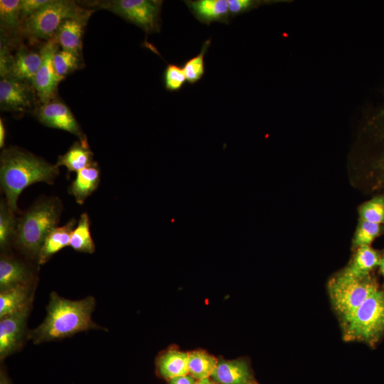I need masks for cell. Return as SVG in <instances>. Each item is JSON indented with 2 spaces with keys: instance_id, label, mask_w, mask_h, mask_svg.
Wrapping results in <instances>:
<instances>
[{
  "instance_id": "obj_1",
  "label": "cell",
  "mask_w": 384,
  "mask_h": 384,
  "mask_svg": "<svg viewBox=\"0 0 384 384\" xmlns=\"http://www.w3.org/2000/svg\"><path fill=\"white\" fill-rule=\"evenodd\" d=\"M350 164L355 186L368 193H384V86L363 113Z\"/></svg>"
},
{
  "instance_id": "obj_2",
  "label": "cell",
  "mask_w": 384,
  "mask_h": 384,
  "mask_svg": "<svg viewBox=\"0 0 384 384\" xmlns=\"http://www.w3.org/2000/svg\"><path fill=\"white\" fill-rule=\"evenodd\" d=\"M95 299L89 296L80 300H70L55 292L50 294L44 321L28 333L35 344L60 340L88 331L105 330L92 319Z\"/></svg>"
},
{
  "instance_id": "obj_3",
  "label": "cell",
  "mask_w": 384,
  "mask_h": 384,
  "mask_svg": "<svg viewBox=\"0 0 384 384\" xmlns=\"http://www.w3.org/2000/svg\"><path fill=\"white\" fill-rule=\"evenodd\" d=\"M59 173L56 164L18 147L5 149L1 154V187L14 212L18 210V198L26 188L38 182L53 184Z\"/></svg>"
},
{
  "instance_id": "obj_4",
  "label": "cell",
  "mask_w": 384,
  "mask_h": 384,
  "mask_svg": "<svg viewBox=\"0 0 384 384\" xmlns=\"http://www.w3.org/2000/svg\"><path fill=\"white\" fill-rule=\"evenodd\" d=\"M63 205L57 197H43L17 218L14 244L31 258L38 260L43 243L58 225Z\"/></svg>"
},
{
  "instance_id": "obj_5",
  "label": "cell",
  "mask_w": 384,
  "mask_h": 384,
  "mask_svg": "<svg viewBox=\"0 0 384 384\" xmlns=\"http://www.w3.org/2000/svg\"><path fill=\"white\" fill-rule=\"evenodd\" d=\"M378 289V284L372 274L357 275L345 267L336 272L327 282L330 302L339 322Z\"/></svg>"
},
{
  "instance_id": "obj_6",
  "label": "cell",
  "mask_w": 384,
  "mask_h": 384,
  "mask_svg": "<svg viewBox=\"0 0 384 384\" xmlns=\"http://www.w3.org/2000/svg\"><path fill=\"white\" fill-rule=\"evenodd\" d=\"M340 324L344 341L377 343L384 336V290L373 293Z\"/></svg>"
},
{
  "instance_id": "obj_7",
  "label": "cell",
  "mask_w": 384,
  "mask_h": 384,
  "mask_svg": "<svg viewBox=\"0 0 384 384\" xmlns=\"http://www.w3.org/2000/svg\"><path fill=\"white\" fill-rule=\"evenodd\" d=\"M92 10L85 9L73 1L50 0L22 23V35L30 40H50L67 19L88 20Z\"/></svg>"
},
{
  "instance_id": "obj_8",
  "label": "cell",
  "mask_w": 384,
  "mask_h": 384,
  "mask_svg": "<svg viewBox=\"0 0 384 384\" xmlns=\"http://www.w3.org/2000/svg\"><path fill=\"white\" fill-rule=\"evenodd\" d=\"M162 4L159 0H113L99 3V6L140 27L146 33H154L160 31Z\"/></svg>"
},
{
  "instance_id": "obj_9",
  "label": "cell",
  "mask_w": 384,
  "mask_h": 384,
  "mask_svg": "<svg viewBox=\"0 0 384 384\" xmlns=\"http://www.w3.org/2000/svg\"><path fill=\"white\" fill-rule=\"evenodd\" d=\"M58 46L53 37L41 50L43 60L33 79V86L41 105L55 99L58 86L65 78L57 74L53 65V56L58 51Z\"/></svg>"
},
{
  "instance_id": "obj_10",
  "label": "cell",
  "mask_w": 384,
  "mask_h": 384,
  "mask_svg": "<svg viewBox=\"0 0 384 384\" xmlns=\"http://www.w3.org/2000/svg\"><path fill=\"white\" fill-rule=\"evenodd\" d=\"M37 95L32 84L11 77L0 81V107L16 113L31 111L36 105Z\"/></svg>"
},
{
  "instance_id": "obj_11",
  "label": "cell",
  "mask_w": 384,
  "mask_h": 384,
  "mask_svg": "<svg viewBox=\"0 0 384 384\" xmlns=\"http://www.w3.org/2000/svg\"><path fill=\"white\" fill-rule=\"evenodd\" d=\"M36 115L43 124L68 132L78 137L82 144L88 146L86 137L82 132L72 112L61 101L54 99L42 104L38 108Z\"/></svg>"
},
{
  "instance_id": "obj_12",
  "label": "cell",
  "mask_w": 384,
  "mask_h": 384,
  "mask_svg": "<svg viewBox=\"0 0 384 384\" xmlns=\"http://www.w3.org/2000/svg\"><path fill=\"white\" fill-rule=\"evenodd\" d=\"M33 299L18 311L0 319V358L4 359L21 346Z\"/></svg>"
},
{
  "instance_id": "obj_13",
  "label": "cell",
  "mask_w": 384,
  "mask_h": 384,
  "mask_svg": "<svg viewBox=\"0 0 384 384\" xmlns=\"http://www.w3.org/2000/svg\"><path fill=\"white\" fill-rule=\"evenodd\" d=\"M210 376L217 384H257L243 359L218 361Z\"/></svg>"
},
{
  "instance_id": "obj_14",
  "label": "cell",
  "mask_w": 384,
  "mask_h": 384,
  "mask_svg": "<svg viewBox=\"0 0 384 384\" xmlns=\"http://www.w3.org/2000/svg\"><path fill=\"white\" fill-rule=\"evenodd\" d=\"M41 51L36 52L25 46H19L14 55L11 69L7 76L33 85V79L42 63Z\"/></svg>"
},
{
  "instance_id": "obj_15",
  "label": "cell",
  "mask_w": 384,
  "mask_h": 384,
  "mask_svg": "<svg viewBox=\"0 0 384 384\" xmlns=\"http://www.w3.org/2000/svg\"><path fill=\"white\" fill-rule=\"evenodd\" d=\"M184 2L202 23L208 26L213 22L229 23L230 16L227 0H187Z\"/></svg>"
},
{
  "instance_id": "obj_16",
  "label": "cell",
  "mask_w": 384,
  "mask_h": 384,
  "mask_svg": "<svg viewBox=\"0 0 384 384\" xmlns=\"http://www.w3.org/2000/svg\"><path fill=\"white\" fill-rule=\"evenodd\" d=\"M87 21V19L69 18L60 26L54 37L62 50L82 58L83 28Z\"/></svg>"
},
{
  "instance_id": "obj_17",
  "label": "cell",
  "mask_w": 384,
  "mask_h": 384,
  "mask_svg": "<svg viewBox=\"0 0 384 384\" xmlns=\"http://www.w3.org/2000/svg\"><path fill=\"white\" fill-rule=\"evenodd\" d=\"M20 4L21 0L0 1L1 38L8 42L22 35Z\"/></svg>"
},
{
  "instance_id": "obj_18",
  "label": "cell",
  "mask_w": 384,
  "mask_h": 384,
  "mask_svg": "<svg viewBox=\"0 0 384 384\" xmlns=\"http://www.w3.org/2000/svg\"><path fill=\"white\" fill-rule=\"evenodd\" d=\"M100 182V169L96 162L77 172L75 180L69 188V193L74 196L78 204H83L85 199L98 187Z\"/></svg>"
},
{
  "instance_id": "obj_19",
  "label": "cell",
  "mask_w": 384,
  "mask_h": 384,
  "mask_svg": "<svg viewBox=\"0 0 384 384\" xmlns=\"http://www.w3.org/2000/svg\"><path fill=\"white\" fill-rule=\"evenodd\" d=\"M75 223V220L71 219L65 225L55 227L48 233L38 255L37 261L39 265L45 264L53 255L70 245Z\"/></svg>"
},
{
  "instance_id": "obj_20",
  "label": "cell",
  "mask_w": 384,
  "mask_h": 384,
  "mask_svg": "<svg viewBox=\"0 0 384 384\" xmlns=\"http://www.w3.org/2000/svg\"><path fill=\"white\" fill-rule=\"evenodd\" d=\"M31 273L25 263L11 256L2 255L0 259V289L28 284Z\"/></svg>"
},
{
  "instance_id": "obj_21",
  "label": "cell",
  "mask_w": 384,
  "mask_h": 384,
  "mask_svg": "<svg viewBox=\"0 0 384 384\" xmlns=\"http://www.w3.org/2000/svg\"><path fill=\"white\" fill-rule=\"evenodd\" d=\"M33 298L28 284L14 285L1 290L0 319L23 309Z\"/></svg>"
},
{
  "instance_id": "obj_22",
  "label": "cell",
  "mask_w": 384,
  "mask_h": 384,
  "mask_svg": "<svg viewBox=\"0 0 384 384\" xmlns=\"http://www.w3.org/2000/svg\"><path fill=\"white\" fill-rule=\"evenodd\" d=\"M188 353L170 349L158 358V371L162 377L169 380L176 376L186 375L188 373Z\"/></svg>"
},
{
  "instance_id": "obj_23",
  "label": "cell",
  "mask_w": 384,
  "mask_h": 384,
  "mask_svg": "<svg viewBox=\"0 0 384 384\" xmlns=\"http://www.w3.org/2000/svg\"><path fill=\"white\" fill-rule=\"evenodd\" d=\"M382 254L371 246H362L354 250L349 263L345 268L357 275H367L378 267Z\"/></svg>"
},
{
  "instance_id": "obj_24",
  "label": "cell",
  "mask_w": 384,
  "mask_h": 384,
  "mask_svg": "<svg viewBox=\"0 0 384 384\" xmlns=\"http://www.w3.org/2000/svg\"><path fill=\"white\" fill-rule=\"evenodd\" d=\"M93 154L88 146L80 142H75L63 155L59 156L56 165L65 166L68 171H79L90 165L92 161Z\"/></svg>"
},
{
  "instance_id": "obj_25",
  "label": "cell",
  "mask_w": 384,
  "mask_h": 384,
  "mask_svg": "<svg viewBox=\"0 0 384 384\" xmlns=\"http://www.w3.org/2000/svg\"><path fill=\"white\" fill-rule=\"evenodd\" d=\"M90 227L89 215L85 213H82L70 239L69 245L75 251L89 254L95 252V245Z\"/></svg>"
},
{
  "instance_id": "obj_26",
  "label": "cell",
  "mask_w": 384,
  "mask_h": 384,
  "mask_svg": "<svg viewBox=\"0 0 384 384\" xmlns=\"http://www.w3.org/2000/svg\"><path fill=\"white\" fill-rule=\"evenodd\" d=\"M218 363L217 359L204 352L193 351L188 353V373L195 379L201 380L211 375Z\"/></svg>"
},
{
  "instance_id": "obj_27",
  "label": "cell",
  "mask_w": 384,
  "mask_h": 384,
  "mask_svg": "<svg viewBox=\"0 0 384 384\" xmlns=\"http://www.w3.org/2000/svg\"><path fill=\"white\" fill-rule=\"evenodd\" d=\"M5 198L0 203V246L6 249L14 242L17 218Z\"/></svg>"
},
{
  "instance_id": "obj_28",
  "label": "cell",
  "mask_w": 384,
  "mask_h": 384,
  "mask_svg": "<svg viewBox=\"0 0 384 384\" xmlns=\"http://www.w3.org/2000/svg\"><path fill=\"white\" fill-rule=\"evenodd\" d=\"M384 233V225L358 219L352 238L351 247L355 249L362 246H370L371 243Z\"/></svg>"
},
{
  "instance_id": "obj_29",
  "label": "cell",
  "mask_w": 384,
  "mask_h": 384,
  "mask_svg": "<svg viewBox=\"0 0 384 384\" xmlns=\"http://www.w3.org/2000/svg\"><path fill=\"white\" fill-rule=\"evenodd\" d=\"M358 219L384 225V193L374 195L358 208Z\"/></svg>"
},
{
  "instance_id": "obj_30",
  "label": "cell",
  "mask_w": 384,
  "mask_h": 384,
  "mask_svg": "<svg viewBox=\"0 0 384 384\" xmlns=\"http://www.w3.org/2000/svg\"><path fill=\"white\" fill-rule=\"evenodd\" d=\"M211 39H207L202 45L198 54L188 59L183 66L186 82L194 84L199 81L205 73L204 56L210 45Z\"/></svg>"
},
{
  "instance_id": "obj_31",
  "label": "cell",
  "mask_w": 384,
  "mask_h": 384,
  "mask_svg": "<svg viewBox=\"0 0 384 384\" xmlns=\"http://www.w3.org/2000/svg\"><path fill=\"white\" fill-rule=\"evenodd\" d=\"M81 58L73 53L61 50L53 56V65L57 74L63 78L78 69Z\"/></svg>"
},
{
  "instance_id": "obj_32",
  "label": "cell",
  "mask_w": 384,
  "mask_h": 384,
  "mask_svg": "<svg viewBox=\"0 0 384 384\" xmlns=\"http://www.w3.org/2000/svg\"><path fill=\"white\" fill-rule=\"evenodd\" d=\"M230 16L235 17L243 14L262 6L277 3L290 2L285 0H227Z\"/></svg>"
},
{
  "instance_id": "obj_33",
  "label": "cell",
  "mask_w": 384,
  "mask_h": 384,
  "mask_svg": "<svg viewBox=\"0 0 384 384\" xmlns=\"http://www.w3.org/2000/svg\"><path fill=\"white\" fill-rule=\"evenodd\" d=\"M186 82L183 67L174 63L167 65L164 72V84L168 91L180 90Z\"/></svg>"
},
{
  "instance_id": "obj_34",
  "label": "cell",
  "mask_w": 384,
  "mask_h": 384,
  "mask_svg": "<svg viewBox=\"0 0 384 384\" xmlns=\"http://www.w3.org/2000/svg\"><path fill=\"white\" fill-rule=\"evenodd\" d=\"M49 1L50 0H21L20 9L22 23Z\"/></svg>"
},
{
  "instance_id": "obj_35",
  "label": "cell",
  "mask_w": 384,
  "mask_h": 384,
  "mask_svg": "<svg viewBox=\"0 0 384 384\" xmlns=\"http://www.w3.org/2000/svg\"><path fill=\"white\" fill-rule=\"evenodd\" d=\"M196 383L193 377L186 375L171 378L169 384H196Z\"/></svg>"
},
{
  "instance_id": "obj_36",
  "label": "cell",
  "mask_w": 384,
  "mask_h": 384,
  "mask_svg": "<svg viewBox=\"0 0 384 384\" xmlns=\"http://www.w3.org/2000/svg\"><path fill=\"white\" fill-rule=\"evenodd\" d=\"M6 130L2 119H0V147L3 148L5 144Z\"/></svg>"
},
{
  "instance_id": "obj_37",
  "label": "cell",
  "mask_w": 384,
  "mask_h": 384,
  "mask_svg": "<svg viewBox=\"0 0 384 384\" xmlns=\"http://www.w3.org/2000/svg\"><path fill=\"white\" fill-rule=\"evenodd\" d=\"M0 384H11L9 378L2 370L0 374Z\"/></svg>"
},
{
  "instance_id": "obj_38",
  "label": "cell",
  "mask_w": 384,
  "mask_h": 384,
  "mask_svg": "<svg viewBox=\"0 0 384 384\" xmlns=\"http://www.w3.org/2000/svg\"><path fill=\"white\" fill-rule=\"evenodd\" d=\"M378 268L380 273L384 279V254L381 255Z\"/></svg>"
},
{
  "instance_id": "obj_39",
  "label": "cell",
  "mask_w": 384,
  "mask_h": 384,
  "mask_svg": "<svg viewBox=\"0 0 384 384\" xmlns=\"http://www.w3.org/2000/svg\"><path fill=\"white\" fill-rule=\"evenodd\" d=\"M196 384H217L215 381L210 380L208 378H206L201 380H198Z\"/></svg>"
}]
</instances>
